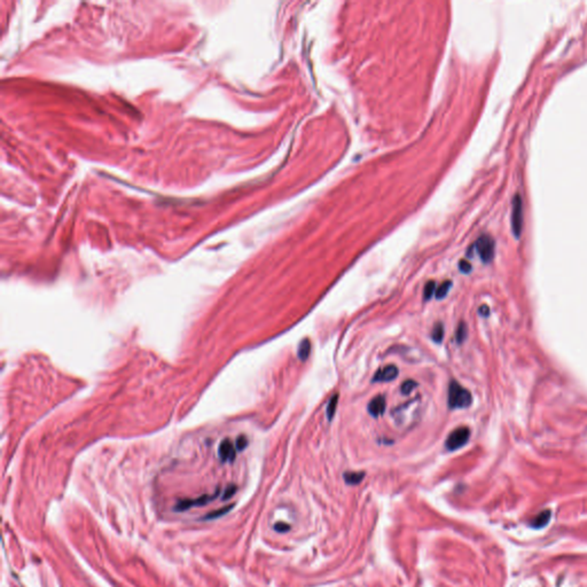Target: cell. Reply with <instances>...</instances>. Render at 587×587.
Segmentation results:
<instances>
[{"instance_id": "6", "label": "cell", "mask_w": 587, "mask_h": 587, "mask_svg": "<svg viewBox=\"0 0 587 587\" xmlns=\"http://www.w3.org/2000/svg\"><path fill=\"white\" fill-rule=\"evenodd\" d=\"M398 374H399V371H398L396 366H386V367L379 369V371L375 373L374 378H373V382H390V381H393L396 379Z\"/></svg>"}, {"instance_id": "20", "label": "cell", "mask_w": 587, "mask_h": 587, "mask_svg": "<svg viewBox=\"0 0 587 587\" xmlns=\"http://www.w3.org/2000/svg\"><path fill=\"white\" fill-rule=\"evenodd\" d=\"M459 269H460L462 273H469L471 271V265L470 263H468L467 261H460V263H459Z\"/></svg>"}, {"instance_id": "14", "label": "cell", "mask_w": 587, "mask_h": 587, "mask_svg": "<svg viewBox=\"0 0 587 587\" xmlns=\"http://www.w3.org/2000/svg\"><path fill=\"white\" fill-rule=\"evenodd\" d=\"M467 333H468V330H467V326H466V323L465 322L459 323L457 332H455V340H457V342L459 344H461L466 340V337H467Z\"/></svg>"}, {"instance_id": "13", "label": "cell", "mask_w": 587, "mask_h": 587, "mask_svg": "<svg viewBox=\"0 0 587 587\" xmlns=\"http://www.w3.org/2000/svg\"><path fill=\"white\" fill-rule=\"evenodd\" d=\"M443 337H444V326L442 322H437L435 326H433V329L431 332V339L435 341L436 343H440L443 341Z\"/></svg>"}, {"instance_id": "1", "label": "cell", "mask_w": 587, "mask_h": 587, "mask_svg": "<svg viewBox=\"0 0 587 587\" xmlns=\"http://www.w3.org/2000/svg\"><path fill=\"white\" fill-rule=\"evenodd\" d=\"M472 403L471 393L459 384L457 381H451L449 387V406L452 410L467 408Z\"/></svg>"}, {"instance_id": "23", "label": "cell", "mask_w": 587, "mask_h": 587, "mask_svg": "<svg viewBox=\"0 0 587 587\" xmlns=\"http://www.w3.org/2000/svg\"><path fill=\"white\" fill-rule=\"evenodd\" d=\"M479 314L483 315V316H487L490 314V309L487 305H482L481 308H479Z\"/></svg>"}, {"instance_id": "22", "label": "cell", "mask_w": 587, "mask_h": 587, "mask_svg": "<svg viewBox=\"0 0 587 587\" xmlns=\"http://www.w3.org/2000/svg\"><path fill=\"white\" fill-rule=\"evenodd\" d=\"M274 529H275V531H277V532L284 533V532H287L288 530L290 529V525L286 524V523H282V522L280 523L279 522V523H276V524L274 525Z\"/></svg>"}, {"instance_id": "19", "label": "cell", "mask_w": 587, "mask_h": 587, "mask_svg": "<svg viewBox=\"0 0 587 587\" xmlns=\"http://www.w3.org/2000/svg\"><path fill=\"white\" fill-rule=\"evenodd\" d=\"M248 445V439L245 436H239L237 437L236 442H235V447H236V451H243L245 447Z\"/></svg>"}, {"instance_id": "7", "label": "cell", "mask_w": 587, "mask_h": 587, "mask_svg": "<svg viewBox=\"0 0 587 587\" xmlns=\"http://www.w3.org/2000/svg\"><path fill=\"white\" fill-rule=\"evenodd\" d=\"M218 453H219L220 460H222L223 462L233 461L234 459H235V453H236L235 444H233L230 439H224L219 445Z\"/></svg>"}, {"instance_id": "5", "label": "cell", "mask_w": 587, "mask_h": 587, "mask_svg": "<svg viewBox=\"0 0 587 587\" xmlns=\"http://www.w3.org/2000/svg\"><path fill=\"white\" fill-rule=\"evenodd\" d=\"M220 496V491L217 490L213 494H204V496H201L198 498H195V499H185V500H180L178 501L177 506H176V510L178 511H184V510H187L190 509V508H193V507H201V506H205V505L211 503L215 499H217Z\"/></svg>"}, {"instance_id": "2", "label": "cell", "mask_w": 587, "mask_h": 587, "mask_svg": "<svg viewBox=\"0 0 587 587\" xmlns=\"http://www.w3.org/2000/svg\"><path fill=\"white\" fill-rule=\"evenodd\" d=\"M511 231L516 239H518L522 234L523 230V202L522 198L518 194H516L513 198V203H511Z\"/></svg>"}, {"instance_id": "16", "label": "cell", "mask_w": 587, "mask_h": 587, "mask_svg": "<svg viewBox=\"0 0 587 587\" xmlns=\"http://www.w3.org/2000/svg\"><path fill=\"white\" fill-rule=\"evenodd\" d=\"M549 517H550V513L548 510L543 511V513H540V515H538V516L536 517L535 521H533V525H535L536 528H542V526L547 524Z\"/></svg>"}, {"instance_id": "9", "label": "cell", "mask_w": 587, "mask_h": 587, "mask_svg": "<svg viewBox=\"0 0 587 587\" xmlns=\"http://www.w3.org/2000/svg\"><path fill=\"white\" fill-rule=\"evenodd\" d=\"M310 352H311L310 340L309 339L302 340V342L300 343V347H298V350H297V355H298V358H300V360L301 361L308 360L309 355H310Z\"/></svg>"}, {"instance_id": "18", "label": "cell", "mask_w": 587, "mask_h": 587, "mask_svg": "<svg viewBox=\"0 0 587 587\" xmlns=\"http://www.w3.org/2000/svg\"><path fill=\"white\" fill-rule=\"evenodd\" d=\"M232 507H233V505H231V506H227V507H224V508H222V509H218V510H216V511H212V513H210V514H209V515H208V516H207V517H205V518H208V519H210V518H216V517H219V516H222V515H224V514H226V513H227V511H230V510H231V509H232Z\"/></svg>"}, {"instance_id": "21", "label": "cell", "mask_w": 587, "mask_h": 587, "mask_svg": "<svg viewBox=\"0 0 587 587\" xmlns=\"http://www.w3.org/2000/svg\"><path fill=\"white\" fill-rule=\"evenodd\" d=\"M235 492H236V486H235V485H231V486H229V487H227V489L225 490V492H224V494H223V496H224V497H223V499H224V500L230 499V498L232 497L233 494L235 493Z\"/></svg>"}, {"instance_id": "15", "label": "cell", "mask_w": 587, "mask_h": 587, "mask_svg": "<svg viewBox=\"0 0 587 587\" xmlns=\"http://www.w3.org/2000/svg\"><path fill=\"white\" fill-rule=\"evenodd\" d=\"M435 291H436V282L432 280L428 281L425 286V290H423V300L429 301L430 298H431L432 295L435 294Z\"/></svg>"}, {"instance_id": "4", "label": "cell", "mask_w": 587, "mask_h": 587, "mask_svg": "<svg viewBox=\"0 0 587 587\" xmlns=\"http://www.w3.org/2000/svg\"><path fill=\"white\" fill-rule=\"evenodd\" d=\"M494 240L490 235H482L479 236L477 241L475 242V249L478 252L479 257H481L483 263H490L492 262L494 257Z\"/></svg>"}, {"instance_id": "12", "label": "cell", "mask_w": 587, "mask_h": 587, "mask_svg": "<svg viewBox=\"0 0 587 587\" xmlns=\"http://www.w3.org/2000/svg\"><path fill=\"white\" fill-rule=\"evenodd\" d=\"M451 287H452V281H450V280L444 281L443 283H440L438 288H437L435 291V296L437 300H443V298L445 297L447 294H449Z\"/></svg>"}, {"instance_id": "10", "label": "cell", "mask_w": 587, "mask_h": 587, "mask_svg": "<svg viewBox=\"0 0 587 587\" xmlns=\"http://www.w3.org/2000/svg\"><path fill=\"white\" fill-rule=\"evenodd\" d=\"M344 479H346V482L349 484V485H357V484L360 483L362 479L365 477V472L364 471H347L346 474L343 475Z\"/></svg>"}, {"instance_id": "17", "label": "cell", "mask_w": 587, "mask_h": 587, "mask_svg": "<svg viewBox=\"0 0 587 587\" xmlns=\"http://www.w3.org/2000/svg\"><path fill=\"white\" fill-rule=\"evenodd\" d=\"M416 386H418V383H416L415 381H413V380H406L403 384H401V387H400L401 393H403V394H410L412 392V390H413Z\"/></svg>"}, {"instance_id": "11", "label": "cell", "mask_w": 587, "mask_h": 587, "mask_svg": "<svg viewBox=\"0 0 587 587\" xmlns=\"http://www.w3.org/2000/svg\"><path fill=\"white\" fill-rule=\"evenodd\" d=\"M337 403H339V394L335 393L332 398H330V400L328 401V404H327V408H326L327 418H328L329 421H332L334 415H335V413H336Z\"/></svg>"}, {"instance_id": "8", "label": "cell", "mask_w": 587, "mask_h": 587, "mask_svg": "<svg viewBox=\"0 0 587 587\" xmlns=\"http://www.w3.org/2000/svg\"><path fill=\"white\" fill-rule=\"evenodd\" d=\"M386 406H387V403H386V398L384 396H376L373 398V399L368 403V412L369 414L374 416V418H378V416L382 415L384 413V411H386Z\"/></svg>"}, {"instance_id": "3", "label": "cell", "mask_w": 587, "mask_h": 587, "mask_svg": "<svg viewBox=\"0 0 587 587\" xmlns=\"http://www.w3.org/2000/svg\"><path fill=\"white\" fill-rule=\"evenodd\" d=\"M470 437V430L467 427H459L455 430L452 431L449 437H447L445 446L449 451L459 450L460 447L465 446Z\"/></svg>"}]
</instances>
